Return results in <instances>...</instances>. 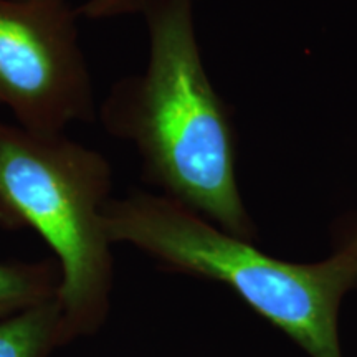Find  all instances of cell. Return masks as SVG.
<instances>
[{
  "label": "cell",
  "mask_w": 357,
  "mask_h": 357,
  "mask_svg": "<svg viewBox=\"0 0 357 357\" xmlns=\"http://www.w3.org/2000/svg\"><path fill=\"white\" fill-rule=\"evenodd\" d=\"M194 0H142L149 56L98 106L102 129L129 142L142 177L231 235L258 242L238 184L234 113L218 95L195 32Z\"/></svg>",
  "instance_id": "obj_1"
},
{
  "label": "cell",
  "mask_w": 357,
  "mask_h": 357,
  "mask_svg": "<svg viewBox=\"0 0 357 357\" xmlns=\"http://www.w3.org/2000/svg\"><path fill=\"white\" fill-rule=\"evenodd\" d=\"M111 243H126L162 270L215 281L310 357H344L339 316L357 293V261L276 258L162 194L132 190L105 207Z\"/></svg>",
  "instance_id": "obj_2"
},
{
  "label": "cell",
  "mask_w": 357,
  "mask_h": 357,
  "mask_svg": "<svg viewBox=\"0 0 357 357\" xmlns=\"http://www.w3.org/2000/svg\"><path fill=\"white\" fill-rule=\"evenodd\" d=\"M113 171L100 151L65 132L0 119V229L42 236L60 268L66 344L100 331L109 314L114 266L105 227Z\"/></svg>",
  "instance_id": "obj_3"
},
{
  "label": "cell",
  "mask_w": 357,
  "mask_h": 357,
  "mask_svg": "<svg viewBox=\"0 0 357 357\" xmlns=\"http://www.w3.org/2000/svg\"><path fill=\"white\" fill-rule=\"evenodd\" d=\"M78 19L68 0H0V106L19 126L65 132L98 119Z\"/></svg>",
  "instance_id": "obj_4"
},
{
  "label": "cell",
  "mask_w": 357,
  "mask_h": 357,
  "mask_svg": "<svg viewBox=\"0 0 357 357\" xmlns=\"http://www.w3.org/2000/svg\"><path fill=\"white\" fill-rule=\"evenodd\" d=\"M65 344L58 296L0 321V357H50Z\"/></svg>",
  "instance_id": "obj_5"
},
{
  "label": "cell",
  "mask_w": 357,
  "mask_h": 357,
  "mask_svg": "<svg viewBox=\"0 0 357 357\" xmlns=\"http://www.w3.org/2000/svg\"><path fill=\"white\" fill-rule=\"evenodd\" d=\"M60 283L55 260L0 261V321L56 298Z\"/></svg>",
  "instance_id": "obj_6"
},
{
  "label": "cell",
  "mask_w": 357,
  "mask_h": 357,
  "mask_svg": "<svg viewBox=\"0 0 357 357\" xmlns=\"http://www.w3.org/2000/svg\"><path fill=\"white\" fill-rule=\"evenodd\" d=\"M333 253L357 261V208L334 218L329 229Z\"/></svg>",
  "instance_id": "obj_7"
},
{
  "label": "cell",
  "mask_w": 357,
  "mask_h": 357,
  "mask_svg": "<svg viewBox=\"0 0 357 357\" xmlns=\"http://www.w3.org/2000/svg\"><path fill=\"white\" fill-rule=\"evenodd\" d=\"M142 0H86L77 7L79 17L91 20L114 19V17L141 13Z\"/></svg>",
  "instance_id": "obj_8"
}]
</instances>
